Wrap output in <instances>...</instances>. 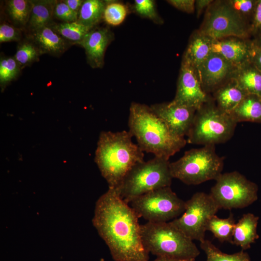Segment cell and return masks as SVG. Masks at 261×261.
<instances>
[{"label": "cell", "mask_w": 261, "mask_h": 261, "mask_svg": "<svg viewBox=\"0 0 261 261\" xmlns=\"http://www.w3.org/2000/svg\"><path fill=\"white\" fill-rule=\"evenodd\" d=\"M237 124L209 100L196 110L187 142L203 145L225 143L233 136Z\"/></svg>", "instance_id": "7"}, {"label": "cell", "mask_w": 261, "mask_h": 261, "mask_svg": "<svg viewBox=\"0 0 261 261\" xmlns=\"http://www.w3.org/2000/svg\"><path fill=\"white\" fill-rule=\"evenodd\" d=\"M128 12L127 7L118 1H107L103 19L108 25L116 26L125 20Z\"/></svg>", "instance_id": "31"}, {"label": "cell", "mask_w": 261, "mask_h": 261, "mask_svg": "<svg viewBox=\"0 0 261 261\" xmlns=\"http://www.w3.org/2000/svg\"><path fill=\"white\" fill-rule=\"evenodd\" d=\"M209 194L219 209H241L256 202L258 187L237 171L221 174Z\"/></svg>", "instance_id": "10"}, {"label": "cell", "mask_w": 261, "mask_h": 261, "mask_svg": "<svg viewBox=\"0 0 261 261\" xmlns=\"http://www.w3.org/2000/svg\"><path fill=\"white\" fill-rule=\"evenodd\" d=\"M150 107L174 133L183 137L187 135L196 109L172 101L156 103Z\"/></svg>", "instance_id": "14"}, {"label": "cell", "mask_w": 261, "mask_h": 261, "mask_svg": "<svg viewBox=\"0 0 261 261\" xmlns=\"http://www.w3.org/2000/svg\"><path fill=\"white\" fill-rule=\"evenodd\" d=\"M254 34V38L252 41V43L256 46L261 48V31Z\"/></svg>", "instance_id": "41"}, {"label": "cell", "mask_w": 261, "mask_h": 261, "mask_svg": "<svg viewBox=\"0 0 261 261\" xmlns=\"http://www.w3.org/2000/svg\"><path fill=\"white\" fill-rule=\"evenodd\" d=\"M235 221L232 214L226 218H219L216 215L209 220L207 231L211 232L221 242H228L232 244L233 233Z\"/></svg>", "instance_id": "26"}, {"label": "cell", "mask_w": 261, "mask_h": 261, "mask_svg": "<svg viewBox=\"0 0 261 261\" xmlns=\"http://www.w3.org/2000/svg\"><path fill=\"white\" fill-rule=\"evenodd\" d=\"M133 9L141 16L147 18L158 24L163 22V20L158 14L154 0H135Z\"/></svg>", "instance_id": "32"}, {"label": "cell", "mask_w": 261, "mask_h": 261, "mask_svg": "<svg viewBox=\"0 0 261 261\" xmlns=\"http://www.w3.org/2000/svg\"><path fill=\"white\" fill-rule=\"evenodd\" d=\"M41 55L37 46L29 40L24 41L18 44L14 58L22 69L38 61Z\"/></svg>", "instance_id": "29"}, {"label": "cell", "mask_w": 261, "mask_h": 261, "mask_svg": "<svg viewBox=\"0 0 261 261\" xmlns=\"http://www.w3.org/2000/svg\"><path fill=\"white\" fill-rule=\"evenodd\" d=\"M236 68L220 55L211 52L196 71L203 90L208 93L232 79Z\"/></svg>", "instance_id": "13"}, {"label": "cell", "mask_w": 261, "mask_h": 261, "mask_svg": "<svg viewBox=\"0 0 261 261\" xmlns=\"http://www.w3.org/2000/svg\"><path fill=\"white\" fill-rule=\"evenodd\" d=\"M247 94L232 78L214 91V98L218 107L230 114Z\"/></svg>", "instance_id": "20"}, {"label": "cell", "mask_w": 261, "mask_h": 261, "mask_svg": "<svg viewBox=\"0 0 261 261\" xmlns=\"http://www.w3.org/2000/svg\"><path fill=\"white\" fill-rule=\"evenodd\" d=\"M54 16L63 22H73L77 21L78 14L72 10L64 0L56 1Z\"/></svg>", "instance_id": "33"}, {"label": "cell", "mask_w": 261, "mask_h": 261, "mask_svg": "<svg viewBox=\"0 0 261 261\" xmlns=\"http://www.w3.org/2000/svg\"><path fill=\"white\" fill-rule=\"evenodd\" d=\"M29 40L39 49L41 54L58 56L71 44L57 33L50 26L29 32Z\"/></svg>", "instance_id": "17"}, {"label": "cell", "mask_w": 261, "mask_h": 261, "mask_svg": "<svg viewBox=\"0 0 261 261\" xmlns=\"http://www.w3.org/2000/svg\"><path fill=\"white\" fill-rule=\"evenodd\" d=\"M212 39L197 30L190 37L182 60L195 70L212 52Z\"/></svg>", "instance_id": "19"}, {"label": "cell", "mask_w": 261, "mask_h": 261, "mask_svg": "<svg viewBox=\"0 0 261 261\" xmlns=\"http://www.w3.org/2000/svg\"><path fill=\"white\" fill-rule=\"evenodd\" d=\"M259 217L252 213L244 214L235 223L232 238V244L239 246L242 250L251 247L259 238L257 226Z\"/></svg>", "instance_id": "18"}, {"label": "cell", "mask_w": 261, "mask_h": 261, "mask_svg": "<svg viewBox=\"0 0 261 261\" xmlns=\"http://www.w3.org/2000/svg\"><path fill=\"white\" fill-rule=\"evenodd\" d=\"M200 247L206 255V261H251L248 253L244 250L232 254H226L208 240L201 242Z\"/></svg>", "instance_id": "28"}, {"label": "cell", "mask_w": 261, "mask_h": 261, "mask_svg": "<svg viewBox=\"0 0 261 261\" xmlns=\"http://www.w3.org/2000/svg\"><path fill=\"white\" fill-rule=\"evenodd\" d=\"M137 215L115 188L97 201L93 223L115 261H148Z\"/></svg>", "instance_id": "1"}, {"label": "cell", "mask_w": 261, "mask_h": 261, "mask_svg": "<svg viewBox=\"0 0 261 261\" xmlns=\"http://www.w3.org/2000/svg\"><path fill=\"white\" fill-rule=\"evenodd\" d=\"M232 78L247 94L261 96V72L250 61L236 68Z\"/></svg>", "instance_id": "21"}, {"label": "cell", "mask_w": 261, "mask_h": 261, "mask_svg": "<svg viewBox=\"0 0 261 261\" xmlns=\"http://www.w3.org/2000/svg\"><path fill=\"white\" fill-rule=\"evenodd\" d=\"M213 2L212 0H197L195 2V9L198 17L202 14L204 9H207Z\"/></svg>", "instance_id": "39"}, {"label": "cell", "mask_w": 261, "mask_h": 261, "mask_svg": "<svg viewBox=\"0 0 261 261\" xmlns=\"http://www.w3.org/2000/svg\"><path fill=\"white\" fill-rule=\"evenodd\" d=\"M167 1L175 8L187 13H192L195 10L194 0H169Z\"/></svg>", "instance_id": "37"}, {"label": "cell", "mask_w": 261, "mask_h": 261, "mask_svg": "<svg viewBox=\"0 0 261 261\" xmlns=\"http://www.w3.org/2000/svg\"><path fill=\"white\" fill-rule=\"evenodd\" d=\"M152 261H190L185 260H181L174 258H171L168 257H157V258Z\"/></svg>", "instance_id": "42"}, {"label": "cell", "mask_w": 261, "mask_h": 261, "mask_svg": "<svg viewBox=\"0 0 261 261\" xmlns=\"http://www.w3.org/2000/svg\"><path fill=\"white\" fill-rule=\"evenodd\" d=\"M21 68L13 57H1L0 60V85L1 90L19 75Z\"/></svg>", "instance_id": "30"}, {"label": "cell", "mask_w": 261, "mask_h": 261, "mask_svg": "<svg viewBox=\"0 0 261 261\" xmlns=\"http://www.w3.org/2000/svg\"><path fill=\"white\" fill-rule=\"evenodd\" d=\"M250 61L261 72V48L254 44L252 42L250 49Z\"/></svg>", "instance_id": "38"}, {"label": "cell", "mask_w": 261, "mask_h": 261, "mask_svg": "<svg viewBox=\"0 0 261 261\" xmlns=\"http://www.w3.org/2000/svg\"><path fill=\"white\" fill-rule=\"evenodd\" d=\"M31 8V0H10L6 3L8 16L14 26L18 29L26 27Z\"/></svg>", "instance_id": "25"}, {"label": "cell", "mask_w": 261, "mask_h": 261, "mask_svg": "<svg viewBox=\"0 0 261 261\" xmlns=\"http://www.w3.org/2000/svg\"><path fill=\"white\" fill-rule=\"evenodd\" d=\"M144 246L157 257H168L194 261L200 251L190 238L171 221L141 225Z\"/></svg>", "instance_id": "4"}, {"label": "cell", "mask_w": 261, "mask_h": 261, "mask_svg": "<svg viewBox=\"0 0 261 261\" xmlns=\"http://www.w3.org/2000/svg\"><path fill=\"white\" fill-rule=\"evenodd\" d=\"M218 206L210 194L197 192L185 202V210L171 222L192 240H204L209 220L216 215Z\"/></svg>", "instance_id": "11"}, {"label": "cell", "mask_w": 261, "mask_h": 261, "mask_svg": "<svg viewBox=\"0 0 261 261\" xmlns=\"http://www.w3.org/2000/svg\"><path fill=\"white\" fill-rule=\"evenodd\" d=\"M128 126L141 149L155 157L169 160L187 143L185 137L174 133L150 107L144 104L131 103Z\"/></svg>", "instance_id": "2"}, {"label": "cell", "mask_w": 261, "mask_h": 261, "mask_svg": "<svg viewBox=\"0 0 261 261\" xmlns=\"http://www.w3.org/2000/svg\"><path fill=\"white\" fill-rule=\"evenodd\" d=\"M107 1L86 0L79 10L77 22L91 29L103 19Z\"/></svg>", "instance_id": "24"}, {"label": "cell", "mask_w": 261, "mask_h": 261, "mask_svg": "<svg viewBox=\"0 0 261 261\" xmlns=\"http://www.w3.org/2000/svg\"><path fill=\"white\" fill-rule=\"evenodd\" d=\"M252 41L230 37L212 40V52L217 53L230 62L236 68L250 61Z\"/></svg>", "instance_id": "16"}, {"label": "cell", "mask_w": 261, "mask_h": 261, "mask_svg": "<svg viewBox=\"0 0 261 261\" xmlns=\"http://www.w3.org/2000/svg\"><path fill=\"white\" fill-rule=\"evenodd\" d=\"M114 36L107 28H94L78 44L85 49L88 63L93 68H102L104 54Z\"/></svg>", "instance_id": "15"}, {"label": "cell", "mask_w": 261, "mask_h": 261, "mask_svg": "<svg viewBox=\"0 0 261 261\" xmlns=\"http://www.w3.org/2000/svg\"><path fill=\"white\" fill-rule=\"evenodd\" d=\"M230 115L237 123L245 121L261 123V96L247 94Z\"/></svg>", "instance_id": "22"}, {"label": "cell", "mask_w": 261, "mask_h": 261, "mask_svg": "<svg viewBox=\"0 0 261 261\" xmlns=\"http://www.w3.org/2000/svg\"><path fill=\"white\" fill-rule=\"evenodd\" d=\"M250 22L251 33L255 34L261 31V0H257Z\"/></svg>", "instance_id": "36"}, {"label": "cell", "mask_w": 261, "mask_h": 261, "mask_svg": "<svg viewBox=\"0 0 261 261\" xmlns=\"http://www.w3.org/2000/svg\"><path fill=\"white\" fill-rule=\"evenodd\" d=\"M203 89L196 70L182 60L175 96L172 102L196 110L209 101Z\"/></svg>", "instance_id": "12"}, {"label": "cell", "mask_w": 261, "mask_h": 261, "mask_svg": "<svg viewBox=\"0 0 261 261\" xmlns=\"http://www.w3.org/2000/svg\"><path fill=\"white\" fill-rule=\"evenodd\" d=\"M20 29L6 23L0 26V42L17 41L20 39Z\"/></svg>", "instance_id": "35"}, {"label": "cell", "mask_w": 261, "mask_h": 261, "mask_svg": "<svg viewBox=\"0 0 261 261\" xmlns=\"http://www.w3.org/2000/svg\"><path fill=\"white\" fill-rule=\"evenodd\" d=\"M232 8L247 21L251 20L257 0H228Z\"/></svg>", "instance_id": "34"}, {"label": "cell", "mask_w": 261, "mask_h": 261, "mask_svg": "<svg viewBox=\"0 0 261 261\" xmlns=\"http://www.w3.org/2000/svg\"><path fill=\"white\" fill-rule=\"evenodd\" d=\"M132 137L126 130L100 133L95 161L109 188L117 187L136 164L144 161V152L132 142Z\"/></svg>", "instance_id": "3"}, {"label": "cell", "mask_w": 261, "mask_h": 261, "mask_svg": "<svg viewBox=\"0 0 261 261\" xmlns=\"http://www.w3.org/2000/svg\"><path fill=\"white\" fill-rule=\"evenodd\" d=\"M169 160L155 157L136 164L115 188L120 197L128 203L150 191L170 187L173 178Z\"/></svg>", "instance_id": "5"}, {"label": "cell", "mask_w": 261, "mask_h": 261, "mask_svg": "<svg viewBox=\"0 0 261 261\" xmlns=\"http://www.w3.org/2000/svg\"><path fill=\"white\" fill-rule=\"evenodd\" d=\"M64 1L72 10L78 14L84 0H65Z\"/></svg>", "instance_id": "40"}, {"label": "cell", "mask_w": 261, "mask_h": 261, "mask_svg": "<svg viewBox=\"0 0 261 261\" xmlns=\"http://www.w3.org/2000/svg\"><path fill=\"white\" fill-rule=\"evenodd\" d=\"M50 26L69 42L76 44H79L92 29L77 21L52 24Z\"/></svg>", "instance_id": "27"}, {"label": "cell", "mask_w": 261, "mask_h": 261, "mask_svg": "<svg viewBox=\"0 0 261 261\" xmlns=\"http://www.w3.org/2000/svg\"><path fill=\"white\" fill-rule=\"evenodd\" d=\"M224 158L216 152L215 145H206L186 151L175 161L170 162L173 178L188 185L216 180L222 174Z\"/></svg>", "instance_id": "6"}, {"label": "cell", "mask_w": 261, "mask_h": 261, "mask_svg": "<svg viewBox=\"0 0 261 261\" xmlns=\"http://www.w3.org/2000/svg\"><path fill=\"white\" fill-rule=\"evenodd\" d=\"M139 218L151 222H167L179 217L185 202L170 187L160 188L137 197L129 203Z\"/></svg>", "instance_id": "8"}, {"label": "cell", "mask_w": 261, "mask_h": 261, "mask_svg": "<svg viewBox=\"0 0 261 261\" xmlns=\"http://www.w3.org/2000/svg\"><path fill=\"white\" fill-rule=\"evenodd\" d=\"M213 40L230 37L246 39L251 33L250 25L228 0L213 1L207 9L199 30Z\"/></svg>", "instance_id": "9"}, {"label": "cell", "mask_w": 261, "mask_h": 261, "mask_svg": "<svg viewBox=\"0 0 261 261\" xmlns=\"http://www.w3.org/2000/svg\"><path fill=\"white\" fill-rule=\"evenodd\" d=\"M56 0H31L32 8L26 26L29 32L50 26Z\"/></svg>", "instance_id": "23"}]
</instances>
